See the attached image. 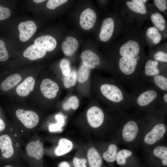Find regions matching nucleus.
Instances as JSON below:
<instances>
[{"mask_svg":"<svg viewBox=\"0 0 167 167\" xmlns=\"http://www.w3.org/2000/svg\"><path fill=\"white\" fill-rule=\"evenodd\" d=\"M166 131V127L164 124H156L144 135V143L147 145H152L163 138Z\"/></svg>","mask_w":167,"mask_h":167,"instance_id":"1","label":"nucleus"},{"mask_svg":"<svg viewBox=\"0 0 167 167\" xmlns=\"http://www.w3.org/2000/svg\"><path fill=\"white\" fill-rule=\"evenodd\" d=\"M16 115L24 126L28 128L34 127L39 122L38 115L32 111L19 109L16 111Z\"/></svg>","mask_w":167,"mask_h":167,"instance_id":"2","label":"nucleus"},{"mask_svg":"<svg viewBox=\"0 0 167 167\" xmlns=\"http://www.w3.org/2000/svg\"><path fill=\"white\" fill-rule=\"evenodd\" d=\"M139 128L137 123L134 121L127 122L124 125L121 131V136L126 143L133 142L139 135Z\"/></svg>","mask_w":167,"mask_h":167,"instance_id":"3","label":"nucleus"},{"mask_svg":"<svg viewBox=\"0 0 167 167\" xmlns=\"http://www.w3.org/2000/svg\"><path fill=\"white\" fill-rule=\"evenodd\" d=\"M103 95L109 100L119 102L122 101L123 96L120 89L117 86L108 84H102L100 87Z\"/></svg>","mask_w":167,"mask_h":167,"instance_id":"4","label":"nucleus"},{"mask_svg":"<svg viewBox=\"0 0 167 167\" xmlns=\"http://www.w3.org/2000/svg\"><path fill=\"white\" fill-rule=\"evenodd\" d=\"M87 117L90 126L93 128H96L103 123L104 115L101 109L97 106H93L87 111Z\"/></svg>","mask_w":167,"mask_h":167,"instance_id":"5","label":"nucleus"},{"mask_svg":"<svg viewBox=\"0 0 167 167\" xmlns=\"http://www.w3.org/2000/svg\"><path fill=\"white\" fill-rule=\"evenodd\" d=\"M19 39L23 42L29 40L35 33L36 26L34 22L28 20L20 23L18 26Z\"/></svg>","mask_w":167,"mask_h":167,"instance_id":"6","label":"nucleus"},{"mask_svg":"<svg viewBox=\"0 0 167 167\" xmlns=\"http://www.w3.org/2000/svg\"><path fill=\"white\" fill-rule=\"evenodd\" d=\"M41 91L46 98L52 99L56 96L59 89L57 83L49 79H45L42 81L40 86Z\"/></svg>","mask_w":167,"mask_h":167,"instance_id":"7","label":"nucleus"},{"mask_svg":"<svg viewBox=\"0 0 167 167\" xmlns=\"http://www.w3.org/2000/svg\"><path fill=\"white\" fill-rule=\"evenodd\" d=\"M96 20V15L92 9L88 8L81 13L79 19L81 27L85 30H88L93 27Z\"/></svg>","mask_w":167,"mask_h":167,"instance_id":"8","label":"nucleus"},{"mask_svg":"<svg viewBox=\"0 0 167 167\" xmlns=\"http://www.w3.org/2000/svg\"><path fill=\"white\" fill-rule=\"evenodd\" d=\"M140 50L138 43L135 41L130 40L121 46L119 52L122 57L135 58L139 54Z\"/></svg>","mask_w":167,"mask_h":167,"instance_id":"9","label":"nucleus"},{"mask_svg":"<svg viewBox=\"0 0 167 167\" xmlns=\"http://www.w3.org/2000/svg\"><path fill=\"white\" fill-rule=\"evenodd\" d=\"M114 27V20L112 18L105 19L103 21L99 34L101 40L103 42L109 41L113 35Z\"/></svg>","mask_w":167,"mask_h":167,"instance_id":"10","label":"nucleus"},{"mask_svg":"<svg viewBox=\"0 0 167 167\" xmlns=\"http://www.w3.org/2000/svg\"><path fill=\"white\" fill-rule=\"evenodd\" d=\"M137 60L135 58L122 57L119 61V66L124 74L129 75L133 73L135 69Z\"/></svg>","mask_w":167,"mask_h":167,"instance_id":"11","label":"nucleus"},{"mask_svg":"<svg viewBox=\"0 0 167 167\" xmlns=\"http://www.w3.org/2000/svg\"><path fill=\"white\" fill-rule=\"evenodd\" d=\"M43 144L39 140L29 143L26 147L27 155L37 160L41 159L44 155Z\"/></svg>","mask_w":167,"mask_h":167,"instance_id":"12","label":"nucleus"},{"mask_svg":"<svg viewBox=\"0 0 167 167\" xmlns=\"http://www.w3.org/2000/svg\"><path fill=\"white\" fill-rule=\"evenodd\" d=\"M80 57L83 64L90 69L95 68L100 64V58L95 53L89 50L83 52Z\"/></svg>","mask_w":167,"mask_h":167,"instance_id":"13","label":"nucleus"},{"mask_svg":"<svg viewBox=\"0 0 167 167\" xmlns=\"http://www.w3.org/2000/svg\"><path fill=\"white\" fill-rule=\"evenodd\" d=\"M46 53V51L44 49L34 44L29 45L24 50L23 55L30 60H34L43 58Z\"/></svg>","mask_w":167,"mask_h":167,"instance_id":"14","label":"nucleus"},{"mask_svg":"<svg viewBox=\"0 0 167 167\" xmlns=\"http://www.w3.org/2000/svg\"><path fill=\"white\" fill-rule=\"evenodd\" d=\"M34 43V44L41 47L48 52L54 50L57 45L56 39L49 35L39 37L35 40Z\"/></svg>","mask_w":167,"mask_h":167,"instance_id":"15","label":"nucleus"},{"mask_svg":"<svg viewBox=\"0 0 167 167\" xmlns=\"http://www.w3.org/2000/svg\"><path fill=\"white\" fill-rule=\"evenodd\" d=\"M0 149L3 156L5 158L11 157L14 153L11 139L9 136L4 135L0 136Z\"/></svg>","mask_w":167,"mask_h":167,"instance_id":"16","label":"nucleus"},{"mask_svg":"<svg viewBox=\"0 0 167 167\" xmlns=\"http://www.w3.org/2000/svg\"><path fill=\"white\" fill-rule=\"evenodd\" d=\"M35 84L34 78L31 76L28 77L17 87L16 92L20 96H27L33 90Z\"/></svg>","mask_w":167,"mask_h":167,"instance_id":"17","label":"nucleus"},{"mask_svg":"<svg viewBox=\"0 0 167 167\" xmlns=\"http://www.w3.org/2000/svg\"><path fill=\"white\" fill-rule=\"evenodd\" d=\"M79 43L75 38L68 36L66 38V41L61 44V48L64 54L67 56L73 55L78 48Z\"/></svg>","mask_w":167,"mask_h":167,"instance_id":"18","label":"nucleus"},{"mask_svg":"<svg viewBox=\"0 0 167 167\" xmlns=\"http://www.w3.org/2000/svg\"><path fill=\"white\" fill-rule=\"evenodd\" d=\"M157 94L154 90H148L142 93L138 98L137 102L140 106H146L153 101L156 97Z\"/></svg>","mask_w":167,"mask_h":167,"instance_id":"19","label":"nucleus"},{"mask_svg":"<svg viewBox=\"0 0 167 167\" xmlns=\"http://www.w3.org/2000/svg\"><path fill=\"white\" fill-rule=\"evenodd\" d=\"M87 158L90 167H101L102 160L101 155L94 148H91L88 150Z\"/></svg>","mask_w":167,"mask_h":167,"instance_id":"20","label":"nucleus"},{"mask_svg":"<svg viewBox=\"0 0 167 167\" xmlns=\"http://www.w3.org/2000/svg\"><path fill=\"white\" fill-rule=\"evenodd\" d=\"M73 147L71 141L66 138H62L59 141L58 146L55 150V154L57 156L64 155L69 152Z\"/></svg>","mask_w":167,"mask_h":167,"instance_id":"21","label":"nucleus"},{"mask_svg":"<svg viewBox=\"0 0 167 167\" xmlns=\"http://www.w3.org/2000/svg\"><path fill=\"white\" fill-rule=\"evenodd\" d=\"M21 75L18 73L13 74L8 77L0 85V88L3 91L9 90L17 85L21 80Z\"/></svg>","mask_w":167,"mask_h":167,"instance_id":"22","label":"nucleus"},{"mask_svg":"<svg viewBox=\"0 0 167 167\" xmlns=\"http://www.w3.org/2000/svg\"><path fill=\"white\" fill-rule=\"evenodd\" d=\"M118 152L117 146L114 143L111 144L109 146L107 151L103 153V158L107 162H113L116 161Z\"/></svg>","mask_w":167,"mask_h":167,"instance_id":"23","label":"nucleus"},{"mask_svg":"<svg viewBox=\"0 0 167 167\" xmlns=\"http://www.w3.org/2000/svg\"><path fill=\"white\" fill-rule=\"evenodd\" d=\"M158 62L156 60H149L148 61L145 66V73L147 76H154L160 72L158 68Z\"/></svg>","mask_w":167,"mask_h":167,"instance_id":"24","label":"nucleus"},{"mask_svg":"<svg viewBox=\"0 0 167 167\" xmlns=\"http://www.w3.org/2000/svg\"><path fill=\"white\" fill-rule=\"evenodd\" d=\"M152 153L156 157L161 160L162 164L167 166V147L163 145L156 147L153 150Z\"/></svg>","mask_w":167,"mask_h":167,"instance_id":"25","label":"nucleus"},{"mask_svg":"<svg viewBox=\"0 0 167 167\" xmlns=\"http://www.w3.org/2000/svg\"><path fill=\"white\" fill-rule=\"evenodd\" d=\"M151 20L156 28L161 31H163L165 28L166 21L163 16L160 13L156 12L150 17Z\"/></svg>","mask_w":167,"mask_h":167,"instance_id":"26","label":"nucleus"},{"mask_svg":"<svg viewBox=\"0 0 167 167\" xmlns=\"http://www.w3.org/2000/svg\"><path fill=\"white\" fill-rule=\"evenodd\" d=\"M146 34L147 37L151 39L155 44H158L161 40V35L155 27L148 28L147 30Z\"/></svg>","mask_w":167,"mask_h":167,"instance_id":"27","label":"nucleus"},{"mask_svg":"<svg viewBox=\"0 0 167 167\" xmlns=\"http://www.w3.org/2000/svg\"><path fill=\"white\" fill-rule=\"evenodd\" d=\"M90 69L83 64H82L77 73V79L79 83H82L87 81L90 75Z\"/></svg>","mask_w":167,"mask_h":167,"instance_id":"28","label":"nucleus"},{"mask_svg":"<svg viewBox=\"0 0 167 167\" xmlns=\"http://www.w3.org/2000/svg\"><path fill=\"white\" fill-rule=\"evenodd\" d=\"M132 152L126 149H123L118 152L116 160L119 165H124L126 163L127 158L131 156Z\"/></svg>","mask_w":167,"mask_h":167,"instance_id":"29","label":"nucleus"},{"mask_svg":"<svg viewBox=\"0 0 167 167\" xmlns=\"http://www.w3.org/2000/svg\"><path fill=\"white\" fill-rule=\"evenodd\" d=\"M127 6L132 11L137 13L144 14L147 13L146 6L132 1L126 2Z\"/></svg>","mask_w":167,"mask_h":167,"instance_id":"30","label":"nucleus"},{"mask_svg":"<svg viewBox=\"0 0 167 167\" xmlns=\"http://www.w3.org/2000/svg\"><path fill=\"white\" fill-rule=\"evenodd\" d=\"M79 106V101L78 98L75 96H72L69 97L63 105V109L66 110L71 108L76 110Z\"/></svg>","mask_w":167,"mask_h":167,"instance_id":"31","label":"nucleus"},{"mask_svg":"<svg viewBox=\"0 0 167 167\" xmlns=\"http://www.w3.org/2000/svg\"><path fill=\"white\" fill-rule=\"evenodd\" d=\"M63 84L64 87L66 88H69L74 86L76 84L77 80L76 71L73 70L71 71L69 75L64 77Z\"/></svg>","mask_w":167,"mask_h":167,"instance_id":"32","label":"nucleus"},{"mask_svg":"<svg viewBox=\"0 0 167 167\" xmlns=\"http://www.w3.org/2000/svg\"><path fill=\"white\" fill-rule=\"evenodd\" d=\"M70 64V61L66 58L62 59L60 62V67L64 77L69 75L71 72Z\"/></svg>","mask_w":167,"mask_h":167,"instance_id":"33","label":"nucleus"},{"mask_svg":"<svg viewBox=\"0 0 167 167\" xmlns=\"http://www.w3.org/2000/svg\"><path fill=\"white\" fill-rule=\"evenodd\" d=\"M154 81L155 84L161 89L167 91V79L161 75H156L154 76Z\"/></svg>","mask_w":167,"mask_h":167,"instance_id":"34","label":"nucleus"},{"mask_svg":"<svg viewBox=\"0 0 167 167\" xmlns=\"http://www.w3.org/2000/svg\"><path fill=\"white\" fill-rule=\"evenodd\" d=\"M58 122L57 124H52L49 126V130L50 132L61 130L62 126L63 125L64 120L62 116L57 115L56 116Z\"/></svg>","mask_w":167,"mask_h":167,"instance_id":"35","label":"nucleus"},{"mask_svg":"<svg viewBox=\"0 0 167 167\" xmlns=\"http://www.w3.org/2000/svg\"><path fill=\"white\" fill-rule=\"evenodd\" d=\"M9 58V54L6 49L5 44L2 40L0 39V61H5Z\"/></svg>","mask_w":167,"mask_h":167,"instance_id":"36","label":"nucleus"},{"mask_svg":"<svg viewBox=\"0 0 167 167\" xmlns=\"http://www.w3.org/2000/svg\"><path fill=\"white\" fill-rule=\"evenodd\" d=\"M67 1L66 0H49L47 2L46 7L49 9H54Z\"/></svg>","mask_w":167,"mask_h":167,"instance_id":"37","label":"nucleus"},{"mask_svg":"<svg viewBox=\"0 0 167 167\" xmlns=\"http://www.w3.org/2000/svg\"><path fill=\"white\" fill-rule=\"evenodd\" d=\"M11 15V11L9 8L0 5V20L7 19Z\"/></svg>","mask_w":167,"mask_h":167,"instance_id":"38","label":"nucleus"},{"mask_svg":"<svg viewBox=\"0 0 167 167\" xmlns=\"http://www.w3.org/2000/svg\"><path fill=\"white\" fill-rule=\"evenodd\" d=\"M154 57L156 60L166 62H167V54L163 51L157 52L154 54Z\"/></svg>","mask_w":167,"mask_h":167,"instance_id":"39","label":"nucleus"},{"mask_svg":"<svg viewBox=\"0 0 167 167\" xmlns=\"http://www.w3.org/2000/svg\"><path fill=\"white\" fill-rule=\"evenodd\" d=\"M156 6L161 11H165L167 7V1L166 0H154Z\"/></svg>","mask_w":167,"mask_h":167,"instance_id":"40","label":"nucleus"},{"mask_svg":"<svg viewBox=\"0 0 167 167\" xmlns=\"http://www.w3.org/2000/svg\"><path fill=\"white\" fill-rule=\"evenodd\" d=\"M75 167H86V160L85 158L79 159L77 157L74 158L73 161Z\"/></svg>","mask_w":167,"mask_h":167,"instance_id":"41","label":"nucleus"},{"mask_svg":"<svg viewBox=\"0 0 167 167\" xmlns=\"http://www.w3.org/2000/svg\"><path fill=\"white\" fill-rule=\"evenodd\" d=\"M58 167H70L69 164L66 161H64L60 163Z\"/></svg>","mask_w":167,"mask_h":167,"instance_id":"42","label":"nucleus"},{"mask_svg":"<svg viewBox=\"0 0 167 167\" xmlns=\"http://www.w3.org/2000/svg\"><path fill=\"white\" fill-rule=\"evenodd\" d=\"M5 127V124L4 121L0 118V131L3 130Z\"/></svg>","mask_w":167,"mask_h":167,"instance_id":"43","label":"nucleus"},{"mask_svg":"<svg viewBox=\"0 0 167 167\" xmlns=\"http://www.w3.org/2000/svg\"><path fill=\"white\" fill-rule=\"evenodd\" d=\"M132 1L139 3L140 4H144L148 0H133Z\"/></svg>","mask_w":167,"mask_h":167,"instance_id":"44","label":"nucleus"},{"mask_svg":"<svg viewBox=\"0 0 167 167\" xmlns=\"http://www.w3.org/2000/svg\"><path fill=\"white\" fill-rule=\"evenodd\" d=\"M45 1V0H33V1L34 2L37 3H41Z\"/></svg>","mask_w":167,"mask_h":167,"instance_id":"45","label":"nucleus"},{"mask_svg":"<svg viewBox=\"0 0 167 167\" xmlns=\"http://www.w3.org/2000/svg\"><path fill=\"white\" fill-rule=\"evenodd\" d=\"M164 100L165 102H167V94L166 93L163 96Z\"/></svg>","mask_w":167,"mask_h":167,"instance_id":"46","label":"nucleus"},{"mask_svg":"<svg viewBox=\"0 0 167 167\" xmlns=\"http://www.w3.org/2000/svg\"><path fill=\"white\" fill-rule=\"evenodd\" d=\"M4 167H13L10 165H6Z\"/></svg>","mask_w":167,"mask_h":167,"instance_id":"47","label":"nucleus"}]
</instances>
